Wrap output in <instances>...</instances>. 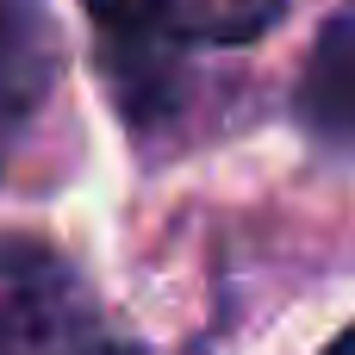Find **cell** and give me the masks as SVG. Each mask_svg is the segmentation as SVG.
Wrapping results in <instances>:
<instances>
[{"label": "cell", "instance_id": "7a4b0ae2", "mask_svg": "<svg viewBox=\"0 0 355 355\" xmlns=\"http://www.w3.org/2000/svg\"><path fill=\"white\" fill-rule=\"evenodd\" d=\"M94 293L37 237H0V355H87Z\"/></svg>", "mask_w": 355, "mask_h": 355}, {"label": "cell", "instance_id": "3957f363", "mask_svg": "<svg viewBox=\"0 0 355 355\" xmlns=\"http://www.w3.org/2000/svg\"><path fill=\"white\" fill-rule=\"evenodd\" d=\"M62 81V31L44 0H0V181L37 137Z\"/></svg>", "mask_w": 355, "mask_h": 355}, {"label": "cell", "instance_id": "277c9868", "mask_svg": "<svg viewBox=\"0 0 355 355\" xmlns=\"http://www.w3.org/2000/svg\"><path fill=\"white\" fill-rule=\"evenodd\" d=\"M293 119L318 150L355 162V0H343L318 25L293 87Z\"/></svg>", "mask_w": 355, "mask_h": 355}, {"label": "cell", "instance_id": "8992f818", "mask_svg": "<svg viewBox=\"0 0 355 355\" xmlns=\"http://www.w3.org/2000/svg\"><path fill=\"white\" fill-rule=\"evenodd\" d=\"M324 355H355V324H349V331H343V337H337V343H331Z\"/></svg>", "mask_w": 355, "mask_h": 355}, {"label": "cell", "instance_id": "6da1fadb", "mask_svg": "<svg viewBox=\"0 0 355 355\" xmlns=\"http://www.w3.org/2000/svg\"><path fill=\"white\" fill-rule=\"evenodd\" d=\"M100 31V62L125 125L156 144L187 112V56L243 50L287 19V0H81Z\"/></svg>", "mask_w": 355, "mask_h": 355}, {"label": "cell", "instance_id": "5b68a950", "mask_svg": "<svg viewBox=\"0 0 355 355\" xmlns=\"http://www.w3.org/2000/svg\"><path fill=\"white\" fill-rule=\"evenodd\" d=\"M87 355H162V349H150V343H94ZM187 355H206V349H187Z\"/></svg>", "mask_w": 355, "mask_h": 355}]
</instances>
